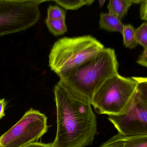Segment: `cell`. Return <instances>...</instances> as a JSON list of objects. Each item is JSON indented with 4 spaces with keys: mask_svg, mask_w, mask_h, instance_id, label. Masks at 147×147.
<instances>
[{
    "mask_svg": "<svg viewBox=\"0 0 147 147\" xmlns=\"http://www.w3.org/2000/svg\"><path fill=\"white\" fill-rule=\"evenodd\" d=\"M57 111L54 147H86L97 133V119L91 101L60 80L54 90Z\"/></svg>",
    "mask_w": 147,
    "mask_h": 147,
    "instance_id": "cell-1",
    "label": "cell"
},
{
    "mask_svg": "<svg viewBox=\"0 0 147 147\" xmlns=\"http://www.w3.org/2000/svg\"><path fill=\"white\" fill-rule=\"evenodd\" d=\"M115 51L105 48L97 55L76 68L60 80L91 101L94 94L113 76L118 74Z\"/></svg>",
    "mask_w": 147,
    "mask_h": 147,
    "instance_id": "cell-2",
    "label": "cell"
},
{
    "mask_svg": "<svg viewBox=\"0 0 147 147\" xmlns=\"http://www.w3.org/2000/svg\"><path fill=\"white\" fill-rule=\"evenodd\" d=\"M104 49L101 43L90 35L64 37L53 45L49 55V66L61 79Z\"/></svg>",
    "mask_w": 147,
    "mask_h": 147,
    "instance_id": "cell-3",
    "label": "cell"
},
{
    "mask_svg": "<svg viewBox=\"0 0 147 147\" xmlns=\"http://www.w3.org/2000/svg\"><path fill=\"white\" fill-rule=\"evenodd\" d=\"M138 83V77L117 74L107 80L94 94L91 103L98 114L117 116L128 109Z\"/></svg>",
    "mask_w": 147,
    "mask_h": 147,
    "instance_id": "cell-4",
    "label": "cell"
},
{
    "mask_svg": "<svg viewBox=\"0 0 147 147\" xmlns=\"http://www.w3.org/2000/svg\"><path fill=\"white\" fill-rule=\"evenodd\" d=\"M46 1L0 0V36L26 30L38 22Z\"/></svg>",
    "mask_w": 147,
    "mask_h": 147,
    "instance_id": "cell-5",
    "label": "cell"
},
{
    "mask_svg": "<svg viewBox=\"0 0 147 147\" xmlns=\"http://www.w3.org/2000/svg\"><path fill=\"white\" fill-rule=\"evenodd\" d=\"M118 133L125 135L147 134V80L138 77V83L128 109L123 114L108 116Z\"/></svg>",
    "mask_w": 147,
    "mask_h": 147,
    "instance_id": "cell-6",
    "label": "cell"
},
{
    "mask_svg": "<svg viewBox=\"0 0 147 147\" xmlns=\"http://www.w3.org/2000/svg\"><path fill=\"white\" fill-rule=\"evenodd\" d=\"M47 120L45 114L31 108L0 136V147H22L38 142L48 131Z\"/></svg>",
    "mask_w": 147,
    "mask_h": 147,
    "instance_id": "cell-7",
    "label": "cell"
},
{
    "mask_svg": "<svg viewBox=\"0 0 147 147\" xmlns=\"http://www.w3.org/2000/svg\"><path fill=\"white\" fill-rule=\"evenodd\" d=\"M100 147H147V134L125 135L118 133Z\"/></svg>",
    "mask_w": 147,
    "mask_h": 147,
    "instance_id": "cell-8",
    "label": "cell"
},
{
    "mask_svg": "<svg viewBox=\"0 0 147 147\" xmlns=\"http://www.w3.org/2000/svg\"><path fill=\"white\" fill-rule=\"evenodd\" d=\"M100 29L111 32H118L122 34L124 24L121 20L114 15L109 13H100Z\"/></svg>",
    "mask_w": 147,
    "mask_h": 147,
    "instance_id": "cell-9",
    "label": "cell"
},
{
    "mask_svg": "<svg viewBox=\"0 0 147 147\" xmlns=\"http://www.w3.org/2000/svg\"><path fill=\"white\" fill-rule=\"evenodd\" d=\"M132 5L131 0H110L107 6L108 13L121 20L127 14Z\"/></svg>",
    "mask_w": 147,
    "mask_h": 147,
    "instance_id": "cell-10",
    "label": "cell"
},
{
    "mask_svg": "<svg viewBox=\"0 0 147 147\" xmlns=\"http://www.w3.org/2000/svg\"><path fill=\"white\" fill-rule=\"evenodd\" d=\"M135 30L130 24L124 25L122 33L123 42L126 48L131 49H135L138 45L136 40Z\"/></svg>",
    "mask_w": 147,
    "mask_h": 147,
    "instance_id": "cell-11",
    "label": "cell"
},
{
    "mask_svg": "<svg viewBox=\"0 0 147 147\" xmlns=\"http://www.w3.org/2000/svg\"><path fill=\"white\" fill-rule=\"evenodd\" d=\"M45 24L50 32L54 36H61L67 31L65 20H49L46 19Z\"/></svg>",
    "mask_w": 147,
    "mask_h": 147,
    "instance_id": "cell-12",
    "label": "cell"
},
{
    "mask_svg": "<svg viewBox=\"0 0 147 147\" xmlns=\"http://www.w3.org/2000/svg\"><path fill=\"white\" fill-rule=\"evenodd\" d=\"M55 3L66 10H76L84 6H90L94 2V0H75V1H54Z\"/></svg>",
    "mask_w": 147,
    "mask_h": 147,
    "instance_id": "cell-13",
    "label": "cell"
},
{
    "mask_svg": "<svg viewBox=\"0 0 147 147\" xmlns=\"http://www.w3.org/2000/svg\"><path fill=\"white\" fill-rule=\"evenodd\" d=\"M136 40L138 44L141 45L144 49H147V23L144 22L135 30Z\"/></svg>",
    "mask_w": 147,
    "mask_h": 147,
    "instance_id": "cell-14",
    "label": "cell"
},
{
    "mask_svg": "<svg viewBox=\"0 0 147 147\" xmlns=\"http://www.w3.org/2000/svg\"><path fill=\"white\" fill-rule=\"evenodd\" d=\"M66 11L57 5H49L47 9V18L49 20L66 19Z\"/></svg>",
    "mask_w": 147,
    "mask_h": 147,
    "instance_id": "cell-15",
    "label": "cell"
},
{
    "mask_svg": "<svg viewBox=\"0 0 147 147\" xmlns=\"http://www.w3.org/2000/svg\"><path fill=\"white\" fill-rule=\"evenodd\" d=\"M140 18L142 20H147V1L143 0L140 4Z\"/></svg>",
    "mask_w": 147,
    "mask_h": 147,
    "instance_id": "cell-16",
    "label": "cell"
},
{
    "mask_svg": "<svg viewBox=\"0 0 147 147\" xmlns=\"http://www.w3.org/2000/svg\"><path fill=\"white\" fill-rule=\"evenodd\" d=\"M137 63L143 67H147V49H144V51L139 56Z\"/></svg>",
    "mask_w": 147,
    "mask_h": 147,
    "instance_id": "cell-17",
    "label": "cell"
},
{
    "mask_svg": "<svg viewBox=\"0 0 147 147\" xmlns=\"http://www.w3.org/2000/svg\"><path fill=\"white\" fill-rule=\"evenodd\" d=\"M22 147H54V146L52 143H44L38 142L29 144Z\"/></svg>",
    "mask_w": 147,
    "mask_h": 147,
    "instance_id": "cell-18",
    "label": "cell"
},
{
    "mask_svg": "<svg viewBox=\"0 0 147 147\" xmlns=\"http://www.w3.org/2000/svg\"><path fill=\"white\" fill-rule=\"evenodd\" d=\"M7 102L5 98L0 99V119L5 116V110Z\"/></svg>",
    "mask_w": 147,
    "mask_h": 147,
    "instance_id": "cell-19",
    "label": "cell"
},
{
    "mask_svg": "<svg viewBox=\"0 0 147 147\" xmlns=\"http://www.w3.org/2000/svg\"><path fill=\"white\" fill-rule=\"evenodd\" d=\"M143 0H131L132 4H141Z\"/></svg>",
    "mask_w": 147,
    "mask_h": 147,
    "instance_id": "cell-20",
    "label": "cell"
},
{
    "mask_svg": "<svg viewBox=\"0 0 147 147\" xmlns=\"http://www.w3.org/2000/svg\"><path fill=\"white\" fill-rule=\"evenodd\" d=\"M105 1V0H99V5L100 7H102L104 6Z\"/></svg>",
    "mask_w": 147,
    "mask_h": 147,
    "instance_id": "cell-21",
    "label": "cell"
}]
</instances>
